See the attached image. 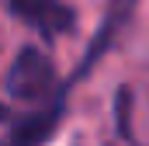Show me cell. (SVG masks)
I'll use <instances>...</instances> for the list:
<instances>
[{"label":"cell","instance_id":"277c9868","mask_svg":"<svg viewBox=\"0 0 149 146\" xmlns=\"http://www.w3.org/2000/svg\"><path fill=\"white\" fill-rule=\"evenodd\" d=\"M3 115H7V108H3V105H0V118H3Z\"/></svg>","mask_w":149,"mask_h":146},{"label":"cell","instance_id":"3957f363","mask_svg":"<svg viewBox=\"0 0 149 146\" xmlns=\"http://www.w3.org/2000/svg\"><path fill=\"white\" fill-rule=\"evenodd\" d=\"M59 105L52 111H45V115H35V118H24L17 129H14V146H38L42 139H49L52 136V125L59 122Z\"/></svg>","mask_w":149,"mask_h":146},{"label":"cell","instance_id":"6da1fadb","mask_svg":"<svg viewBox=\"0 0 149 146\" xmlns=\"http://www.w3.org/2000/svg\"><path fill=\"white\" fill-rule=\"evenodd\" d=\"M7 91L14 101H49V94L56 91V66L52 59L38 49L24 45L7 73Z\"/></svg>","mask_w":149,"mask_h":146},{"label":"cell","instance_id":"7a4b0ae2","mask_svg":"<svg viewBox=\"0 0 149 146\" xmlns=\"http://www.w3.org/2000/svg\"><path fill=\"white\" fill-rule=\"evenodd\" d=\"M10 11L42 38H59L76 28V11L63 0H10Z\"/></svg>","mask_w":149,"mask_h":146}]
</instances>
